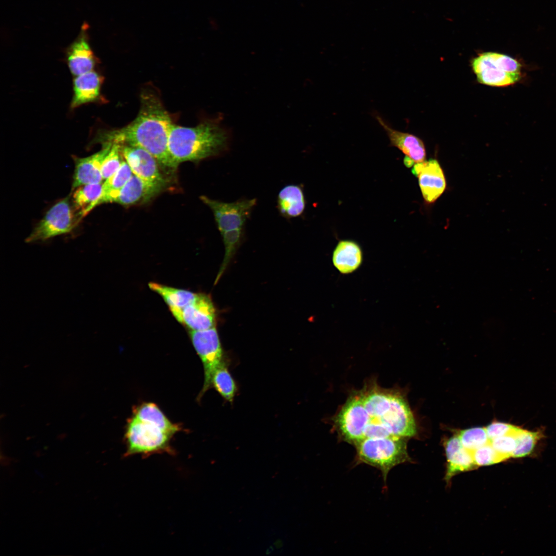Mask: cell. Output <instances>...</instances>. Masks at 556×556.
I'll return each mask as SVG.
<instances>
[{"instance_id":"5","label":"cell","mask_w":556,"mask_h":556,"mask_svg":"<svg viewBox=\"0 0 556 556\" xmlns=\"http://www.w3.org/2000/svg\"><path fill=\"white\" fill-rule=\"evenodd\" d=\"M172 437L161 429L133 417L128 422L125 433L126 455H149L169 452Z\"/></svg>"},{"instance_id":"29","label":"cell","mask_w":556,"mask_h":556,"mask_svg":"<svg viewBox=\"0 0 556 556\" xmlns=\"http://www.w3.org/2000/svg\"><path fill=\"white\" fill-rule=\"evenodd\" d=\"M476 466L489 465L506 460L492 446L490 442L471 452Z\"/></svg>"},{"instance_id":"17","label":"cell","mask_w":556,"mask_h":556,"mask_svg":"<svg viewBox=\"0 0 556 556\" xmlns=\"http://www.w3.org/2000/svg\"><path fill=\"white\" fill-rule=\"evenodd\" d=\"M445 448L447 460L445 477L446 481L457 473L476 468L471 452L463 446L458 436L449 438L445 443Z\"/></svg>"},{"instance_id":"1","label":"cell","mask_w":556,"mask_h":556,"mask_svg":"<svg viewBox=\"0 0 556 556\" xmlns=\"http://www.w3.org/2000/svg\"><path fill=\"white\" fill-rule=\"evenodd\" d=\"M141 101L136 117L126 126L107 133V143L141 147L150 153L163 167L176 168L168 149L169 134L173 124L169 113L153 93H144Z\"/></svg>"},{"instance_id":"28","label":"cell","mask_w":556,"mask_h":556,"mask_svg":"<svg viewBox=\"0 0 556 556\" xmlns=\"http://www.w3.org/2000/svg\"><path fill=\"white\" fill-rule=\"evenodd\" d=\"M541 437L540 431H530L520 428L516 435V446L512 457L520 458L528 455Z\"/></svg>"},{"instance_id":"32","label":"cell","mask_w":556,"mask_h":556,"mask_svg":"<svg viewBox=\"0 0 556 556\" xmlns=\"http://www.w3.org/2000/svg\"><path fill=\"white\" fill-rule=\"evenodd\" d=\"M520 428L514 433L498 437L490 440L494 448L505 459L512 457L516 446V435Z\"/></svg>"},{"instance_id":"19","label":"cell","mask_w":556,"mask_h":556,"mask_svg":"<svg viewBox=\"0 0 556 556\" xmlns=\"http://www.w3.org/2000/svg\"><path fill=\"white\" fill-rule=\"evenodd\" d=\"M73 84L74 96L71 107L75 108L92 102L98 97L101 78L97 73L92 71L76 76Z\"/></svg>"},{"instance_id":"3","label":"cell","mask_w":556,"mask_h":556,"mask_svg":"<svg viewBox=\"0 0 556 556\" xmlns=\"http://www.w3.org/2000/svg\"><path fill=\"white\" fill-rule=\"evenodd\" d=\"M219 119L206 120L193 127L172 125L168 149L177 166L183 162L199 161L219 154L228 149L230 135Z\"/></svg>"},{"instance_id":"6","label":"cell","mask_w":556,"mask_h":556,"mask_svg":"<svg viewBox=\"0 0 556 556\" xmlns=\"http://www.w3.org/2000/svg\"><path fill=\"white\" fill-rule=\"evenodd\" d=\"M76 221L68 198L54 205L26 239V242L45 240L71 232Z\"/></svg>"},{"instance_id":"11","label":"cell","mask_w":556,"mask_h":556,"mask_svg":"<svg viewBox=\"0 0 556 556\" xmlns=\"http://www.w3.org/2000/svg\"><path fill=\"white\" fill-rule=\"evenodd\" d=\"M120 153L134 175L152 183L165 185L157 159L146 150L135 146L119 145Z\"/></svg>"},{"instance_id":"23","label":"cell","mask_w":556,"mask_h":556,"mask_svg":"<svg viewBox=\"0 0 556 556\" xmlns=\"http://www.w3.org/2000/svg\"><path fill=\"white\" fill-rule=\"evenodd\" d=\"M148 286L151 290L163 298L169 309L183 308L193 302L198 295V293L158 283L150 282Z\"/></svg>"},{"instance_id":"31","label":"cell","mask_w":556,"mask_h":556,"mask_svg":"<svg viewBox=\"0 0 556 556\" xmlns=\"http://www.w3.org/2000/svg\"><path fill=\"white\" fill-rule=\"evenodd\" d=\"M491 63L497 68L510 73L520 74L521 64L512 57L495 52H486Z\"/></svg>"},{"instance_id":"12","label":"cell","mask_w":556,"mask_h":556,"mask_svg":"<svg viewBox=\"0 0 556 556\" xmlns=\"http://www.w3.org/2000/svg\"><path fill=\"white\" fill-rule=\"evenodd\" d=\"M89 26L84 23L78 36L67 50V61L71 73L75 77L93 71L94 54L89 42Z\"/></svg>"},{"instance_id":"30","label":"cell","mask_w":556,"mask_h":556,"mask_svg":"<svg viewBox=\"0 0 556 556\" xmlns=\"http://www.w3.org/2000/svg\"><path fill=\"white\" fill-rule=\"evenodd\" d=\"M120 154L119 145L113 144L102 162L101 174L103 180L109 178L120 167L122 162L120 160Z\"/></svg>"},{"instance_id":"22","label":"cell","mask_w":556,"mask_h":556,"mask_svg":"<svg viewBox=\"0 0 556 556\" xmlns=\"http://www.w3.org/2000/svg\"><path fill=\"white\" fill-rule=\"evenodd\" d=\"M133 174L128 163L125 161H122L119 169L102 184V192L95 206L101 203L114 202Z\"/></svg>"},{"instance_id":"27","label":"cell","mask_w":556,"mask_h":556,"mask_svg":"<svg viewBox=\"0 0 556 556\" xmlns=\"http://www.w3.org/2000/svg\"><path fill=\"white\" fill-rule=\"evenodd\" d=\"M463 446L472 452L490 442L485 428L474 427L463 430L457 435Z\"/></svg>"},{"instance_id":"8","label":"cell","mask_w":556,"mask_h":556,"mask_svg":"<svg viewBox=\"0 0 556 556\" xmlns=\"http://www.w3.org/2000/svg\"><path fill=\"white\" fill-rule=\"evenodd\" d=\"M201 199L213 212L220 233L227 231L244 228L256 203V199L255 198L241 199L232 202L213 200L203 196Z\"/></svg>"},{"instance_id":"16","label":"cell","mask_w":556,"mask_h":556,"mask_svg":"<svg viewBox=\"0 0 556 556\" xmlns=\"http://www.w3.org/2000/svg\"><path fill=\"white\" fill-rule=\"evenodd\" d=\"M164 185L147 181L133 174L120 189L114 202L128 205L149 200Z\"/></svg>"},{"instance_id":"9","label":"cell","mask_w":556,"mask_h":556,"mask_svg":"<svg viewBox=\"0 0 556 556\" xmlns=\"http://www.w3.org/2000/svg\"><path fill=\"white\" fill-rule=\"evenodd\" d=\"M177 320L192 331H202L214 326L215 309L211 298L198 293L196 299L181 308L170 309Z\"/></svg>"},{"instance_id":"25","label":"cell","mask_w":556,"mask_h":556,"mask_svg":"<svg viewBox=\"0 0 556 556\" xmlns=\"http://www.w3.org/2000/svg\"><path fill=\"white\" fill-rule=\"evenodd\" d=\"M213 387L227 401L232 402L237 392L236 383L223 361L214 371L211 378Z\"/></svg>"},{"instance_id":"20","label":"cell","mask_w":556,"mask_h":556,"mask_svg":"<svg viewBox=\"0 0 556 556\" xmlns=\"http://www.w3.org/2000/svg\"><path fill=\"white\" fill-rule=\"evenodd\" d=\"M277 203L279 211L283 217L292 218L300 216L306 205L303 189L294 184L284 186L279 193Z\"/></svg>"},{"instance_id":"10","label":"cell","mask_w":556,"mask_h":556,"mask_svg":"<svg viewBox=\"0 0 556 556\" xmlns=\"http://www.w3.org/2000/svg\"><path fill=\"white\" fill-rule=\"evenodd\" d=\"M418 178L419 186L425 201L434 203L444 193L446 186L443 170L439 162L433 159L415 163L411 170Z\"/></svg>"},{"instance_id":"15","label":"cell","mask_w":556,"mask_h":556,"mask_svg":"<svg viewBox=\"0 0 556 556\" xmlns=\"http://www.w3.org/2000/svg\"><path fill=\"white\" fill-rule=\"evenodd\" d=\"M376 120L386 132L390 144L399 149L405 157L415 163L426 160V152L423 141L417 136L392 128L379 115Z\"/></svg>"},{"instance_id":"2","label":"cell","mask_w":556,"mask_h":556,"mask_svg":"<svg viewBox=\"0 0 556 556\" xmlns=\"http://www.w3.org/2000/svg\"><path fill=\"white\" fill-rule=\"evenodd\" d=\"M356 391L367 413L364 430L370 424H378L392 437L407 438L415 435V419L406 400L398 391L383 388L374 380Z\"/></svg>"},{"instance_id":"24","label":"cell","mask_w":556,"mask_h":556,"mask_svg":"<svg viewBox=\"0 0 556 556\" xmlns=\"http://www.w3.org/2000/svg\"><path fill=\"white\" fill-rule=\"evenodd\" d=\"M74 192L73 200L74 206L80 217L88 214L95 207V204L102 192L101 183L81 185Z\"/></svg>"},{"instance_id":"14","label":"cell","mask_w":556,"mask_h":556,"mask_svg":"<svg viewBox=\"0 0 556 556\" xmlns=\"http://www.w3.org/2000/svg\"><path fill=\"white\" fill-rule=\"evenodd\" d=\"M472 66L479 82L492 86H506L520 79V74L510 73L495 67L486 52L479 55L472 62Z\"/></svg>"},{"instance_id":"7","label":"cell","mask_w":556,"mask_h":556,"mask_svg":"<svg viewBox=\"0 0 556 556\" xmlns=\"http://www.w3.org/2000/svg\"><path fill=\"white\" fill-rule=\"evenodd\" d=\"M193 346L201 359L204 381L201 395L211 387V378L215 369L224 361L223 351L215 326L202 331H189Z\"/></svg>"},{"instance_id":"33","label":"cell","mask_w":556,"mask_h":556,"mask_svg":"<svg viewBox=\"0 0 556 556\" xmlns=\"http://www.w3.org/2000/svg\"><path fill=\"white\" fill-rule=\"evenodd\" d=\"M519 428V427L510 424L498 422H493L485 427L490 440L498 437L515 433Z\"/></svg>"},{"instance_id":"4","label":"cell","mask_w":556,"mask_h":556,"mask_svg":"<svg viewBox=\"0 0 556 556\" xmlns=\"http://www.w3.org/2000/svg\"><path fill=\"white\" fill-rule=\"evenodd\" d=\"M355 465L366 464L379 470L384 482L395 466L410 461L406 438L397 437L366 438L355 445Z\"/></svg>"},{"instance_id":"13","label":"cell","mask_w":556,"mask_h":556,"mask_svg":"<svg viewBox=\"0 0 556 556\" xmlns=\"http://www.w3.org/2000/svg\"><path fill=\"white\" fill-rule=\"evenodd\" d=\"M112 145L108 143L100 151L90 156L75 160L72 184L73 189L83 185L101 183L103 180L101 174L102 162Z\"/></svg>"},{"instance_id":"26","label":"cell","mask_w":556,"mask_h":556,"mask_svg":"<svg viewBox=\"0 0 556 556\" xmlns=\"http://www.w3.org/2000/svg\"><path fill=\"white\" fill-rule=\"evenodd\" d=\"M244 228L227 231L221 233L224 245L225 252L223 262L220 267L216 282H218L234 255L240 243L244 234Z\"/></svg>"},{"instance_id":"21","label":"cell","mask_w":556,"mask_h":556,"mask_svg":"<svg viewBox=\"0 0 556 556\" xmlns=\"http://www.w3.org/2000/svg\"><path fill=\"white\" fill-rule=\"evenodd\" d=\"M133 417L154 425L171 436L180 429L178 425L170 421L160 409L152 403H144L137 407L134 412Z\"/></svg>"},{"instance_id":"18","label":"cell","mask_w":556,"mask_h":556,"mask_svg":"<svg viewBox=\"0 0 556 556\" xmlns=\"http://www.w3.org/2000/svg\"><path fill=\"white\" fill-rule=\"evenodd\" d=\"M362 257V250L357 242L351 240H342L334 250L332 261L341 273L349 274L360 267Z\"/></svg>"}]
</instances>
